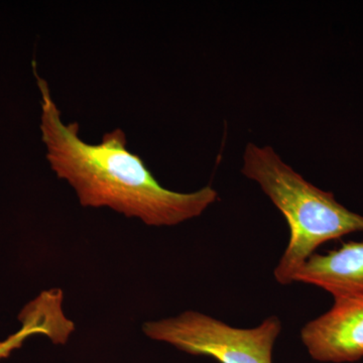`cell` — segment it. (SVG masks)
<instances>
[{"label":"cell","instance_id":"4","mask_svg":"<svg viewBox=\"0 0 363 363\" xmlns=\"http://www.w3.org/2000/svg\"><path fill=\"white\" fill-rule=\"evenodd\" d=\"M308 352L321 362H353L363 357V295L334 298L328 312L301 331Z\"/></svg>","mask_w":363,"mask_h":363},{"label":"cell","instance_id":"5","mask_svg":"<svg viewBox=\"0 0 363 363\" xmlns=\"http://www.w3.org/2000/svg\"><path fill=\"white\" fill-rule=\"evenodd\" d=\"M294 281L319 286L333 298L363 295V241L344 243L326 255L314 253Z\"/></svg>","mask_w":363,"mask_h":363},{"label":"cell","instance_id":"3","mask_svg":"<svg viewBox=\"0 0 363 363\" xmlns=\"http://www.w3.org/2000/svg\"><path fill=\"white\" fill-rule=\"evenodd\" d=\"M281 330V321L274 316L255 328L242 329L192 311L143 325L147 337L220 363H272V350Z\"/></svg>","mask_w":363,"mask_h":363},{"label":"cell","instance_id":"6","mask_svg":"<svg viewBox=\"0 0 363 363\" xmlns=\"http://www.w3.org/2000/svg\"><path fill=\"white\" fill-rule=\"evenodd\" d=\"M63 298L52 292H43L21 313V327L6 340L0 341V360L20 348L33 335L47 336L56 344H65L74 323L64 314Z\"/></svg>","mask_w":363,"mask_h":363},{"label":"cell","instance_id":"2","mask_svg":"<svg viewBox=\"0 0 363 363\" xmlns=\"http://www.w3.org/2000/svg\"><path fill=\"white\" fill-rule=\"evenodd\" d=\"M242 174L259 184L288 222L290 240L274 272L281 285L293 283L320 245L363 231L362 215L337 202L333 193L305 180L269 145L247 143Z\"/></svg>","mask_w":363,"mask_h":363},{"label":"cell","instance_id":"1","mask_svg":"<svg viewBox=\"0 0 363 363\" xmlns=\"http://www.w3.org/2000/svg\"><path fill=\"white\" fill-rule=\"evenodd\" d=\"M37 79L48 162L70 184L83 207L111 208L147 225L173 226L200 216L218 200L211 186L192 193L162 187L142 157L128 149L121 128L105 133L96 145L84 142L77 123H64L47 81Z\"/></svg>","mask_w":363,"mask_h":363}]
</instances>
